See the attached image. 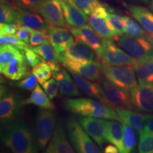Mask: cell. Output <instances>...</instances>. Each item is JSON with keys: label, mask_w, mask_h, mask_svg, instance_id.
<instances>
[{"label": "cell", "mask_w": 153, "mask_h": 153, "mask_svg": "<svg viewBox=\"0 0 153 153\" xmlns=\"http://www.w3.org/2000/svg\"><path fill=\"white\" fill-rule=\"evenodd\" d=\"M3 144L15 153L37 152L38 145L31 130L23 122H11L1 131Z\"/></svg>", "instance_id": "cell-1"}, {"label": "cell", "mask_w": 153, "mask_h": 153, "mask_svg": "<svg viewBox=\"0 0 153 153\" xmlns=\"http://www.w3.org/2000/svg\"><path fill=\"white\" fill-rule=\"evenodd\" d=\"M67 132L70 142L74 150L79 153H100V149L94 143L91 137L82 128L79 121L70 117L65 123Z\"/></svg>", "instance_id": "cell-2"}, {"label": "cell", "mask_w": 153, "mask_h": 153, "mask_svg": "<svg viewBox=\"0 0 153 153\" xmlns=\"http://www.w3.org/2000/svg\"><path fill=\"white\" fill-rule=\"evenodd\" d=\"M118 45L136 59L153 56V38L145 35L133 36L123 34L117 38Z\"/></svg>", "instance_id": "cell-3"}, {"label": "cell", "mask_w": 153, "mask_h": 153, "mask_svg": "<svg viewBox=\"0 0 153 153\" xmlns=\"http://www.w3.org/2000/svg\"><path fill=\"white\" fill-rule=\"evenodd\" d=\"M102 89V99L101 102L113 108H126L135 109L131 101V92L115 85L109 80L102 78L100 81Z\"/></svg>", "instance_id": "cell-4"}, {"label": "cell", "mask_w": 153, "mask_h": 153, "mask_svg": "<svg viewBox=\"0 0 153 153\" xmlns=\"http://www.w3.org/2000/svg\"><path fill=\"white\" fill-rule=\"evenodd\" d=\"M101 68L107 79L129 92L137 85L136 74L133 67L111 66L101 62Z\"/></svg>", "instance_id": "cell-5"}, {"label": "cell", "mask_w": 153, "mask_h": 153, "mask_svg": "<svg viewBox=\"0 0 153 153\" xmlns=\"http://www.w3.org/2000/svg\"><path fill=\"white\" fill-rule=\"evenodd\" d=\"M98 59L104 64L111 66L133 67L137 59L118 48L109 39H103L102 49Z\"/></svg>", "instance_id": "cell-6"}, {"label": "cell", "mask_w": 153, "mask_h": 153, "mask_svg": "<svg viewBox=\"0 0 153 153\" xmlns=\"http://www.w3.org/2000/svg\"><path fill=\"white\" fill-rule=\"evenodd\" d=\"M55 116L51 110L41 108L36 116V140L38 148L43 149L48 144L55 128Z\"/></svg>", "instance_id": "cell-7"}, {"label": "cell", "mask_w": 153, "mask_h": 153, "mask_svg": "<svg viewBox=\"0 0 153 153\" xmlns=\"http://www.w3.org/2000/svg\"><path fill=\"white\" fill-rule=\"evenodd\" d=\"M60 62L69 71L76 72L86 79L91 81H99L102 79L103 74L101 63L97 61L80 62L72 59L67 58L60 54Z\"/></svg>", "instance_id": "cell-8"}, {"label": "cell", "mask_w": 153, "mask_h": 153, "mask_svg": "<svg viewBox=\"0 0 153 153\" xmlns=\"http://www.w3.org/2000/svg\"><path fill=\"white\" fill-rule=\"evenodd\" d=\"M19 97L14 93H9L6 87H1L0 118L1 123L7 125L13 121L22 106Z\"/></svg>", "instance_id": "cell-9"}, {"label": "cell", "mask_w": 153, "mask_h": 153, "mask_svg": "<svg viewBox=\"0 0 153 153\" xmlns=\"http://www.w3.org/2000/svg\"><path fill=\"white\" fill-rule=\"evenodd\" d=\"M131 101L135 109L153 113V84H140L131 91Z\"/></svg>", "instance_id": "cell-10"}, {"label": "cell", "mask_w": 153, "mask_h": 153, "mask_svg": "<svg viewBox=\"0 0 153 153\" xmlns=\"http://www.w3.org/2000/svg\"><path fill=\"white\" fill-rule=\"evenodd\" d=\"M38 12L50 26L70 28L64 17L60 0H45Z\"/></svg>", "instance_id": "cell-11"}, {"label": "cell", "mask_w": 153, "mask_h": 153, "mask_svg": "<svg viewBox=\"0 0 153 153\" xmlns=\"http://www.w3.org/2000/svg\"><path fill=\"white\" fill-rule=\"evenodd\" d=\"M78 121L88 135L101 148H102L106 141L105 120H103L102 118L80 116L78 117Z\"/></svg>", "instance_id": "cell-12"}, {"label": "cell", "mask_w": 153, "mask_h": 153, "mask_svg": "<svg viewBox=\"0 0 153 153\" xmlns=\"http://www.w3.org/2000/svg\"><path fill=\"white\" fill-rule=\"evenodd\" d=\"M76 42L85 44L97 53V57L100 54L103 45V39L90 26L85 25L81 27L70 28Z\"/></svg>", "instance_id": "cell-13"}, {"label": "cell", "mask_w": 153, "mask_h": 153, "mask_svg": "<svg viewBox=\"0 0 153 153\" xmlns=\"http://www.w3.org/2000/svg\"><path fill=\"white\" fill-rule=\"evenodd\" d=\"M99 103L88 98L66 99L63 101V105L67 110L74 114L95 118Z\"/></svg>", "instance_id": "cell-14"}, {"label": "cell", "mask_w": 153, "mask_h": 153, "mask_svg": "<svg viewBox=\"0 0 153 153\" xmlns=\"http://www.w3.org/2000/svg\"><path fill=\"white\" fill-rule=\"evenodd\" d=\"M44 152L46 153H74L76 152L67 139L65 128L60 120L57 121L51 141Z\"/></svg>", "instance_id": "cell-15"}, {"label": "cell", "mask_w": 153, "mask_h": 153, "mask_svg": "<svg viewBox=\"0 0 153 153\" xmlns=\"http://www.w3.org/2000/svg\"><path fill=\"white\" fill-rule=\"evenodd\" d=\"M70 31L66 28L50 26L47 32L48 41L57 53H62L74 43V38Z\"/></svg>", "instance_id": "cell-16"}, {"label": "cell", "mask_w": 153, "mask_h": 153, "mask_svg": "<svg viewBox=\"0 0 153 153\" xmlns=\"http://www.w3.org/2000/svg\"><path fill=\"white\" fill-rule=\"evenodd\" d=\"M60 54L67 58L72 59L80 62H87L94 60L96 58L98 59L97 53L94 50L85 44L76 41L75 43L74 42Z\"/></svg>", "instance_id": "cell-17"}, {"label": "cell", "mask_w": 153, "mask_h": 153, "mask_svg": "<svg viewBox=\"0 0 153 153\" xmlns=\"http://www.w3.org/2000/svg\"><path fill=\"white\" fill-rule=\"evenodd\" d=\"M18 24L19 26H24L34 30H40L48 32L50 25L43 16H40L36 11L19 8Z\"/></svg>", "instance_id": "cell-18"}, {"label": "cell", "mask_w": 153, "mask_h": 153, "mask_svg": "<svg viewBox=\"0 0 153 153\" xmlns=\"http://www.w3.org/2000/svg\"><path fill=\"white\" fill-rule=\"evenodd\" d=\"M64 17L69 26L72 27L84 26L89 22V19L83 11L81 10L75 4H70L67 1H61Z\"/></svg>", "instance_id": "cell-19"}, {"label": "cell", "mask_w": 153, "mask_h": 153, "mask_svg": "<svg viewBox=\"0 0 153 153\" xmlns=\"http://www.w3.org/2000/svg\"><path fill=\"white\" fill-rule=\"evenodd\" d=\"M120 118V122L131 126L140 133L150 115H144L126 108H114Z\"/></svg>", "instance_id": "cell-20"}, {"label": "cell", "mask_w": 153, "mask_h": 153, "mask_svg": "<svg viewBox=\"0 0 153 153\" xmlns=\"http://www.w3.org/2000/svg\"><path fill=\"white\" fill-rule=\"evenodd\" d=\"M25 56L17 57L4 68L0 69L1 73L11 80H19L29 74Z\"/></svg>", "instance_id": "cell-21"}, {"label": "cell", "mask_w": 153, "mask_h": 153, "mask_svg": "<svg viewBox=\"0 0 153 153\" xmlns=\"http://www.w3.org/2000/svg\"><path fill=\"white\" fill-rule=\"evenodd\" d=\"M53 75L57 82L61 95L76 97L80 94L75 82L72 80L70 74L65 70L61 69L60 71L53 73Z\"/></svg>", "instance_id": "cell-22"}, {"label": "cell", "mask_w": 153, "mask_h": 153, "mask_svg": "<svg viewBox=\"0 0 153 153\" xmlns=\"http://www.w3.org/2000/svg\"><path fill=\"white\" fill-rule=\"evenodd\" d=\"M133 70L140 84H153V56L137 59Z\"/></svg>", "instance_id": "cell-23"}, {"label": "cell", "mask_w": 153, "mask_h": 153, "mask_svg": "<svg viewBox=\"0 0 153 153\" xmlns=\"http://www.w3.org/2000/svg\"><path fill=\"white\" fill-rule=\"evenodd\" d=\"M130 14L142 27L150 34H153V13L141 6L126 4Z\"/></svg>", "instance_id": "cell-24"}, {"label": "cell", "mask_w": 153, "mask_h": 153, "mask_svg": "<svg viewBox=\"0 0 153 153\" xmlns=\"http://www.w3.org/2000/svg\"><path fill=\"white\" fill-rule=\"evenodd\" d=\"M116 120H105L106 141L116 145L120 152H124L123 124Z\"/></svg>", "instance_id": "cell-25"}, {"label": "cell", "mask_w": 153, "mask_h": 153, "mask_svg": "<svg viewBox=\"0 0 153 153\" xmlns=\"http://www.w3.org/2000/svg\"><path fill=\"white\" fill-rule=\"evenodd\" d=\"M70 74L75 82L78 89L85 94L89 97H94L97 99H102V89L101 85L95 82H91L76 72L70 71Z\"/></svg>", "instance_id": "cell-26"}, {"label": "cell", "mask_w": 153, "mask_h": 153, "mask_svg": "<svg viewBox=\"0 0 153 153\" xmlns=\"http://www.w3.org/2000/svg\"><path fill=\"white\" fill-rule=\"evenodd\" d=\"M89 23L91 28L103 39H117L107 18H103L91 14L89 16Z\"/></svg>", "instance_id": "cell-27"}, {"label": "cell", "mask_w": 153, "mask_h": 153, "mask_svg": "<svg viewBox=\"0 0 153 153\" xmlns=\"http://www.w3.org/2000/svg\"><path fill=\"white\" fill-rule=\"evenodd\" d=\"M29 104L36 105L41 108L51 111L54 110L55 108L54 105L51 102V99L48 97L46 93L43 91V89L38 85L32 91L30 97L22 101V106Z\"/></svg>", "instance_id": "cell-28"}, {"label": "cell", "mask_w": 153, "mask_h": 153, "mask_svg": "<svg viewBox=\"0 0 153 153\" xmlns=\"http://www.w3.org/2000/svg\"><path fill=\"white\" fill-rule=\"evenodd\" d=\"M24 56L19 49L10 44H4L0 48V69L4 68L17 57Z\"/></svg>", "instance_id": "cell-29"}, {"label": "cell", "mask_w": 153, "mask_h": 153, "mask_svg": "<svg viewBox=\"0 0 153 153\" xmlns=\"http://www.w3.org/2000/svg\"><path fill=\"white\" fill-rule=\"evenodd\" d=\"M33 51L37 53L40 57L45 60V62H51V61L58 60L60 61V53H57L53 48L50 42L46 41L38 46L31 48Z\"/></svg>", "instance_id": "cell-30"}, {"label": "cell", "mask_w": 153, "mask_h": 153, "mask_svg": "<svg viewBox=\"0 0 153 153\" xmlns=\"http://www.w3.org/2000/svg\"><path fill=\"white\" fill-rule=\"evenodd\" d=\"M112 30L117 38L125 33V16L113 12L111 9L107 16ZM117 40V39H116Z\"/></svg>", "instance_id": "cell-31"}, {"label": "cell", "mask_w": 153, "mask_h": 153, "mask_svg": "<svg viewBox=\"0 0 153 153\" xmlns=\"http://www.w3.org/2000/svg\"><path fill=\"white\" fill-rule=\"evenodd\" d=\"M123 127L124 152L129 153L135 148L137 143V136L135 129L128 124L122 123Z\"/></svg>", "instance_id": "cell-32"}, {"label": "cell", "mask_w": 153, "mask_h": 153, "mask_svg": "<svg viewBox=\"0 0 153 153\" xmlns=\"http://www.w3.org/2000/svg\"><path fill=\"white\" fill-rule=\"evenodd\" d=\"M19 19L18 11L7 1L1 2L0 5V22L1 23H17Z\"/></svg>", "instance_id": "cell-33"}, {"label": "cell", "mask_w": 153, "mask_h": 153, "mask_svg": "<svg viewBox=\"0 0 153 153\" xmlns=\"http://www.w3.org/2000/svg\"><path fill=\"white\" fill-rule=\"evenodd\" d=\"M140 134L138 151L140 153H153V134L142 131Z\"/></svg>", "instance_id": "cell-34"}, {"label": "cell", "mask_w": 153, "mask_h": 153, "mask_svg": "<svg viewBox=\"0 0 153 153\" xmlns=\"http://www.w3.org/2000/svg\"><path fill=\"white\" fill-rule=\"evenodd\" d=\"M144 28L128 16H125V33L133 36H143L147 35Z\"/></svg>", "instance_id": "cell-35"}, {"label": "cell", "mask_w": 153, "mask_h": 153, "mask_svg": "<svg viewBox=\"0 0 153 153\" xmlns=\"http://www.w3.org/2000/svg\"><path fill=\"white\" fill-rule=\"evenodd\" d=\"M75 4L87 14H91L102 4L99 0H73Z\"/></svg>", "instance_id": "cell-36"}, {"label": "cell", "mask_w": 153, "mask_h": 153, "mask_svg": "<svg viewBox=\"0 0 153 153\" xmlns=\"http://www.w3.org/2000/svg\"><path fill=\"white\" fill-rule=\"evenodd\" d=\"M0 44L1 45L4 44H10V45H14V47L17 48L19 50H22V51H24L26 48L28 47L27 43L14 35H1Z\"/></svg>", "instance_id": "cell-37"}, {"label": "cell", "mask_w": 153, "mask_h": 153, "mask_svg": "<svg viewBox=\"0 0 153 153\" xmlns=\"http://www.w3.org/2000/svg\"><path fill=\"white\" fill-rule=\"evenodd\" d=\"M19 8L38 12L40 7L45 0H14Z\"/></svg>", "instance_id": "cell-38"}, {"label": "cell", "mask_w": 153, "mask_h": 153, "mask_svg": "<svg viewBox=\"0 0 153 153\" xmlns=\"http://www.w3.org/2000/svg\"><path fill=\"white\" fill-rule=\"evenodd\" d=\"M42 86H43L45 92L46 93L48 97H49L51 100L56 97L58 94L59 86L57 85V82L55 78L45 81L44 83L42 84Z\"/></svg>", "instance_id": "cell-39"}, {"label": "cell", "mask_w": 153, "mask_h": 153, "mask_svg": "<svg viewBox=\"0 0 153 153\" xmlns=\"http://www.w3.org/2000/svg\"><path fill=\"white\" fill-rule=\"evenodd\" d=\"M48 41L47 32L40 30H31L30 38V44L31 46L36 47L41 45L44 42Z\"/></svg>", "instance_id": "cell-40"}, {"label": "cell", "mask_w": 153, "mask_h": 153, "mask_svg": "<svg viewBox=\"0 0 153 153\" xmlns=\"http://www.w3.org/2000/svg\"><path fill=\"white\" fill-rule=\"evenodd\" d=\"M24 52L26 62L30 67L34 68L40 62H41V60L43 58L40 57L35 51H33L32 48H30L29 47L26 48L24 50Z\"/></svg>", "instance_id": "cell-41"}, {"label": "cell", "mask_w": 153, "mask_h": 153, "mask_svg": "<svg viewBox=\"0 0 153 153\" xmlns=\"http://www.w3.org/2000/svg\"><path fill=\"white\" fill-rule=\"evenodd\" d=\"M37 78L35 74H29L26 78L22 80L19 82H17L16 85L19 88H22L24 89H26V90L31 91L35 89V87L38 85L37 84Z\"/></svg>", "instance_id": "cell-42"}, {"label": "cell", "mask_w": 153, "mask_h": 153, "mask_svg": "<svg viewBox=\"0 0 153 153\" xmlns=\"http://www.w3.org/2000/svg\"><path fill=\"white\" fill-rule=\"evenodd\" d=\"M19 25L16 23L8 24L1 23L0 24V34L1 35H15L18 31Z\"/></svg>", "instance_id": "cell-43"}, {"label": "cell", "mask_w": 153, "mask_h": 153, "mask_svg": "<svg viewBox=\"0 0 153 153\" xmlns=\"http://www.w3.org/2000/svg\"><path fill=\"white\" fill-rule=\"evenodd\" d=\"M31 30L30 28L26 27L24 26H19V30L17 33L15 34L21 40L24 41L26 43H29L30 33H31Z\"/></svg>", "instance_id": "cell-44"}, {"label": "cell", "mask_w": 153, "mask_h": 153, "mask_svg": "<svg viewBox=\"0 0 153 153\" xmlns=\"http://www.w3.org/2000/svg\"><path fill=\"white\" fill-rule=\"evenodd\" d=\"M36 68H38V70L41 71L45 77V81L51 79V77L52 76V70H51V68H50L49 65L45 62H41L39 64H38L37 65L35 66Z\"/></svg>", "instance_id": "cell-45"}, {"label": "cell", "mask_w": 153, "mask_h": 153, "mask_svg": "<svg viewBox=\"0 0 153 153\" xmlns=\"http://www.w3.org/2000/svg\"><path fill=\"white\" fill-rule=\"evenodd\" d=\"M143 131L147 132V133L153 134V115H150L148 119L146 120Z\"/></svg>", "instance_id": "cell-46"}, {"label": "cell", "mask_w": 153, "mask_h": 153, "mask_svg": "<svg viewBox=\"0 0 153 153\" xmlns=\"http://www.w3.org/2000/svg\"><path fill=\"white\" fill-rule=\"evenodd\" d=\"M33 73L35 74L36 78H37L38 79V82H39L41 85H42V84L45 82V77H44V75L43 74V73H42V72L40 71L38 68H36V67H34L33 68Z\"/></svg>", "instance_id": "cell-47"}, {"label": "cell", "mask_w": 153, "mask_h": 153, "mask_svg": "<svg viewBox=\"0 0 153 153\" xmlns=\"http://www.w3.org/2000/svg\"><path fill=\"white\" fill-rule=\"evenodd\" d=\"M58 60H55V61H51V62H47L48 64L49 65L50 68H51V70H52V73L54 72H57L60 71L61 70V68L58 63Z\"/></svg>", "instance_id": "cell-48"}, {"label": "cell", "mask_w": 153, "mask_h": 153, "mask_svg": "<svg viewBox=\"0 0 153 153\" xmlns=\"http://www.w3.org/2000/svg\"><path fill=\"white\" fill-rule=\"evenodd\" d=\"M104 152L105 153H118L120 152L119 150L116 145H106V148H104Z\"/></svg>", "instance_id": "cell-49"}, {"label": "cell", "mask_w": 153, "mask_h": 153, "mask_svg": "<svg viewBox=\"0 0 153 153\" xmlns=\"http://www.w3.org/2000/svg\"><path fill=\"white\" fill-rule=\"evenodd\" d=\"M130 1H134V2H139L143 4H148L150 2V0H130Z\"/></svg>", "instance_id": "cell-50"}, {"label": "cell", "mask_w": 153, "mask_h": 153, "mask_svg": "<svg viewBox=\"0 0 153 153\" xmlns=\"http://www.w3.org/2000/svg\"><path fill=\"white\" fill-rule=\"evenodd\" d=\"M61 1H67V2L70 3V4H74L73 0H61Z\"/></svg>", "instance_id": "cell-51"}, {"label": "cell", "mask_w": 153, "mask_h": 153, "mask_svg": "<svg viewBox=\"0 0 153 153\" xmlns=\"http://www.w3.org/2000/svg\"><path fill=\"white\" fill-rule=\"evenodd\" d=\"M150 9L153 11V0H151L150 1Z\"/></svg>", "instance_id": "cell-52"}, {"label": "cell", "mask_w": 153, "mask_h": 153, "mask_svg": "<svg viewBox=\"0 0 153 153\" xmlns=\"http://www.w3.org/2000/svg\"><path fill=\"white\" fill-rule=\"evenodd\" d=\"M4 1H7V0H1V2H4Z\"/></svg>", "instance_id": "cell-53"}, {"label": "cell", "mask_w": 153, "mask_h": 153, "mask_svg": "<svg viewBox=\"0 0 153 153\" xmlns=\"http://www.w3.org/2000/svg\"><path fill=\"white\" fill-rule=\"evenodd\" d=\"M152 38H153V34H152Z\"/></svg>", "instance_id": "cell-54"}]
</instances>
